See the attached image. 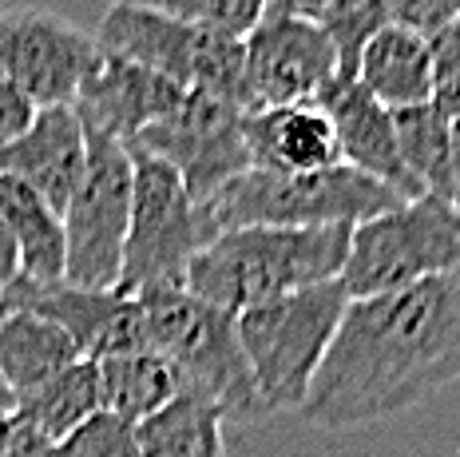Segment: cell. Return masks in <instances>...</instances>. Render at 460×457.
Segmentation results:
<instances>
[{"label":"cell","instance_id":"1","mask_svg":"<svg viewBox=\"0 0 460 457\" xmlns=\"http://www.w3.org/2000/svg\"><path fill=\"white\" fill-rule=\"evenodd\" d=\"M460 378V266L373 299H349L298 414L318 430L397 417Z\"/></svg>","mask_w":460,"mask_h":457},{"label":"cell","instance_id":"2","mask_svg":"<svg viewBox=\"0 0 460 457\" xmlns=\"http://www.w3.org/2000/svg\"><path fill=\"white\" fill-rule=\"evenodd\" d=\"M353 227H238L190 259L183 291L226 314L341 279Z\"/></svg>","mask_w":460,"mask_h":457},{"label":"cell","instance_id":"3","mask_svg":"<svg viewBox=\"0 0 460 457\" xmlns=\"http://www.w3.org/2000/svg\"><path fill=\"white\" fill-rule=\"evenodd\" d=\"M147 322V350L159 354L175 374V390L207 398L223 409L226 422H266V406L254 390L251 366L238 346L234 314L175 291L136 294Z\"/></svg>","mask_w":460,"mask_h":457},{"label":"cell","instance_id":"4","mask_svg":"<svg viewBox=\"0 0 460 457\" xmlns=\"http://www.w3.org/2000/svg\"><path fill=\"white\" fill-rule=\"evenodd\" d=\"M401 203L405 199L393 195L385 184L361 175L349 164H333L305 175L251 167L199 207L215 235H223L238 227H358Z\"/></svg>","mask_w":460,"mask_h":457},{"label":"cell","instance_id":"5","mask_svg":"<svg viewBox=\"0 0 460 457\" xmlns=\"http://www.w3.org/2000/svg\"><path fill=\"white\" fill-rule=\"evenodd\" d=\"M345 307H349V294L341 279H333L234 314L238 346H243L254 390L270 417L302 409L305 390L338 335Z\"/></svg>","mask_w":460,"mask_h":457},{"label":"cell","instance_id":"6","mask_svg":"<svg viewBox=\"0 0 460 457\" xmlns=\"http://www.w3.org/2000/svg\"><path fill=\"white\" fill-rule=\"evenodd\" d=\"M95 44L100 52L139 64L183 92H203V96L251 112L243 80V40L234 36L207 32V28L175 21L159 8L136 4V0H115L100 21Z\"/></svg>","mask_w":460,"mask_h":457},{"label":"cell","instance_id":"7","mask_svg":"<svg viewBox=\"0 0 460 457\" xmlns=\"http://www.w3.org/2000/svg\"><path fill=\"white\" fill-rule=\"evenodd\" d=\"M460 266V215L445 199L417 195L349 231L341 287L349 299H373Z\"/></svg>","mask_w":460,"mask_h":457},{"label":"cell","instance_id":"8","mask_svg":"<svg viewBox=\"0 0 460 457\" xmlns=\"http://www.w3.org/2000/svg\"><path fill=\"white\" fill-rule=\"evenodd\" d=\"M215 239L203 207L187 195L183 179L163 159L131 151V223L123 239L119 291H175L187 266Z\"/></svg>","mask_w":460,"mask_h":457},{"label":"cell","instance_id":"9","mask_svg":"<svg viewBox=\"0 0 460 457\" xmlns=\"http://www.w3.org/2000/svg\"><path fill=\"white\" fill-rule=\"evenodd\" d=\"M64 279L84 291L119 287L123 239L131 223V151L108 136L84 131V175L60 215Z\"/></svg>","mask_w":460,"mask_h":457},{"label":"cell","instance_id":"10","mask_svg":"<svg viewBox=\"0 0 460 457\" xmlns=\"http://www.w3.org/2000/svg\"><path fill=\"white\" fill-rule=\"evenodd\" d=\"M128 151L163 159L183 179L195 203H207L218 187L254 167L251 148H246V112L203 92H187L179 108L151 123Z\"/></svg>","mask_w":460,"mask_h":457},{"label":"cell","instance_id":"11","mask_svg":"<svg viewBox=\"0 0 460 457\" xmlns=\"http://www.w3.org/2000/svg\"><path fill=\"white\" fill-rule=\"evenodd\" d=\"M95 64L100 44L80 24L48 8L0 13V76L21 88L36 112L72 108Z\"/></svg>","mask_w":460,"mask_h":457},{"label":"cell","instance_id":"12","mask_svg":"<svg viewBox=\"0 0 460 457\" xmlns=\"http://www.w3.org/2000/svg\"><path fill=\"white\" fill-rule=\"evenodd\" d=\"M243 80L251 112L310 103L338 80V56L318 21L262 16L243 36Z\"/></svg>","mask_w":460,"mask_h":457},{"label":"cell","instance_id":"13","mask_svg":"<svg viewBox=\"0 0 460 457\" xmlns=\"http://www.w3.org/2000/svg\"><path fill=\"white\" fill-rule=\"evenodd\" d=\"M4 307L32 310L60 327L75 354L88 362L139 354L147 350V322L136 294L128 291H84L68 282H28L16 274L13 287L0 294Z\"/></svg>","mask_w":460,"mask_h":457},{"label":"cell","instance_id":"14","mask_svg":"<svg viewBox=\"0 0 460 457\" xmlns=\"http://www.w3.org/2000/svg\"><path fill=\"white\" fill-rule=\"evenodd\" d=\"M183 96L187 92L163 80V76L139 68L131 60H119L111 52H100V64L84 80L72 112L84 131H95V136H108L115 144L131 148L151 123L171 116Z\"/></svg>","mask_w":460,"mask_h":457},{"label":"cell","instance_id":"15","mask_svg":"<svg viewBox=\"0 0 460 457\" xmlns=\"http://www.w3.org/2000/svg\"><path fill=\"white\" fill-rule=\"evenodd\" d=\"M314 103H318L333 123L341 164H349L353 171H361V175L385 184L389 192L401 195L405 203L420 195L417 184L409 179V171L401 167L397 136H393V112L381 108L358 80L338 76V80L325 84V92Z\"/></svg>","mask_w":460,"mask_h":457},{"label":"cell","instance_id":"16","mask_svg":"<svg viewBox=\"0 0 460 457\" xmlns=\"http://www.w3.org/2000/svg\"><path fill=\"white\" fill-rule=\"evenodd\" d=\"M0 175L28 184L36 195L64 215L84 175V128L72 108H40L24 136L0 148Z\"/></svg>","mask_w":460,"mask_h":457},{"label":"cell","instance_id":"17","mask_svg":"<svg viewBox=\"0 0 460 457\" xmlns=\"http://www.w3.org/2000/svg\"><path fill=\"white\" fill-rule=\"evenodd\" d=\"M246 148L254 167L282 171V175H305V171L341 164L333 123L314 100L246 112Z\"/></svg>","mask_w":460,"mask_h":457},{"label":"cell","instance_id":"18","mask_svg":"<svg viewBox=\"0 0 460 457\" xmlns=\"http://www.w3.org/2000/svg\"><path fill=\"white\" fill-rule=\"evenodd\" d=\"M353 80L369 92L381 108L401 112L417 103H433V76H429V40L409 28L385 24L366 44Z\"/></svg>","mask_w":460,"mask_h":457},{"label":"cell","instance_id":"19","mask_svg":"<svg viewBox=\"0 0 460 457\" xmlns=\"http://www.w3.org/2000/svg\"><path fill=\"white\" fill-rule=\"evenodd\" d=\"M80 358L60 327L32 310H16L0 302V382L13 390V398L28 394L64 366Z\"/></svg>","mask_w":460,"mask_h":457},{"label":"cell","instance_id":"20","mask_svg":"<svg viewBox=\"0 0 460 457\" xmlns=\"http://www.w3.org/2000/svg\"><path fill=\"white\" fill-rule=\"evenodd\" d=\"M0 223L21 255V279L60 282L64 279V223L28 184L0 175Z\"/></svg>","mask_w":460,"mask_h":457},{"label":"cell","instance_id":"21","mask_svg":"<svg viewBox=\"0 0 460 457\" xmlns=\"http://www.w3.org/2000/svg\"><path fill=\"white\" fill-rule=\"evenodd\" d=\"M223 426L226 417L218 406L175 390L167 406L136 426L139 457H226Z\"/></svg>","mask_w":460,"mask_h":457},{"label":"cell","instance_id":"22","mask_svg":"<svg viewBox=\"0 0 460 457\" xmlns=\"http://www.w3.org/2000/svg\"><path fill=\"white\" fill-rule=\"evenodd\" d=\"M95 409H103L100 402V370L88 358H75L72 366H64L60 374H52L48 382L16 398L13 414L24 426H32L36 434L64 442L75 426H84Z\"/></svg>","mask_w":460,"mask_h":457},{"label":"cell","instance_id":"23","mask_svg":"<svg viewBox=\"0 0 460 457\" xmlns=\"http://www.w3.org/2000/svg\"><path fill=\"white\" fill-rule=\"evenodd\" d=\"M397 156L420 195H448V164H453V120L433 103L393 112Z\"/></svg>","mask_w":460,"mask_h":457},{"label":"cell","instance_id":"24","mask_svg":"<svg viewBox=\"0 0 460 457\" xmlns=\"http://www.w3.org/2000/svg\"><path fill=\"white\" fill-rule=\"evenodd\" d=\"M100 370V402L108 414L139 426L175 398V374L159 354L139 350V354H119L95 362Z\"/></svg>","mask_w":460,"mask_h":457},{"label":"cell","instance_id":"25","mask_svg":"<svg viewBox=\"0 0 460 457\" xmlns=\"http://www.w3.org/2000/svg\"><path fill=\"white\" fill-rule=\"evenodd\" d=\"M385 24H389L385 0H330L325 4V13L318 16V28L325 32V40H330L333 56H338V76L353 80L366 44Z\"/></svg>","mask_w":460,"mask_h":457},{"label":"cell","instance_id":"26","mask_svg":"<svg viewBox=\"0 0 460 457\" xmlns=\"http://www.w3.org/2000/svg\"><path fill=\"white\" fill-rule=\"evenodd\" d=\"M136 4L159 8V13L175 16V21H187V24L207 28V32L243 40L262 21L266 0H136Z\"/></svg>","mask_w":460,"mask_h":457},{"label":"cell","instance_id":"27","mask_svg":"<svg viewBox=\"0 0 460 457\" xmlns=\"http://www.w3.org/2000/svg\"><path fill=\"white\" fill-rule=\"evenodd\" d=\"M56 457H139L136 426L108 409H95L88 422L75 426L64 442H56Z\"/></svg>","mask_w":460,"mask_h":457},{"label":"cell","instance_id":"28","mask_svg":"<svg viewBox=\"0 0 460 457\" xmlns=\"http://www.w3.org/2000/svg\"><path fill=\"white\" fill-rule=\"evenodd\" d=\"M429 40V76H433V108L460 120V21H453Z\"/></svg>","mask_w":460,"mask_h":457},{"label":"cell","instance_id":"29","mask_svg":"<svg viewBox=\"0 0 460 457\" xmlns=\"http://www.w3.org/2000/svg\"><path fill=\"white\" fill-rule=\"evenodd\" d=\"M389 24L409 28L417 36H433L440 28L460 21V0H385Z\"/></svg>","mask_w":460,"mask_h":457},{"label":"cell","instance_id":"30","mask_svg":"<svg viewBox=\"0 0 460 457\" xmlns=\"http://www.w3.org/2000/svg\"><path fill=\"white\" fill-rule=\"evenodd\" d=\"M32 120H36L32 100H28L21 88H13V84L0 76V148L13 144L16 136H24Z\"/></svg>","mask_w":460,"mask_h":457},{"label":"cell","instance_id":"31","mask_svg":"<svg viewBox=\"0 0 460 457\" xmlns=\"http://www.w3.org/2000/svg\"><path fill=\"white\" fill-rule=\"evenodd\" d=\"M0 457H56V442L44 434H36L32 426H24L21 417H16V430L8 437V445Z\"/></svg>","mask_w":460,"mask_h":457},{"label":"cell","instance_id":"32","mask_svg":"<svg viewBox=\"0 0 460 457\" xmlns=\"http://www.w3.org/2000/svg\"><path fill=\"white\" fill-rule=\"evenodd\" d=\"M330 0H266L262 16H298V21H318Z\"/></svg>","mask_w":460,"mask_h":457},{"label":"cell","instance_id":"33","mask_svg":"<svg viewBox=\"0 0 460 457\" xmlns=\"http://www.w3.org/2000/svg\"><path fill=\"white\" fill-rule=\"evenodd\" d=\"M16 274H21V255H16L13 235H8V231H4V223H0V294L13 287Z\"/></svg>","mask_w":460,"mask_h":457},{"label":"cell","instance_id":"34","mask_svg":"<svg viewBox=\"0 0 460 457\" xmlns=\"http://www.w3.org/2000/svg\"><path fill=\"white\" fill-rule=\"evenodd\" d=\"M445 203L460 215V120H453V164H448V195Z\"/></svg>","mask_w":460,"mask_h":457},{"label":"cell","instance_id":"35","mask_svg":"<svg viewBox=\"0 0 460 457\" xmlns=\"http://www.w3.org/2000/svg\"><path fill=\"white\" fill-rule=\"evenodd\" d=\"M16 430V414L13 409H0V453H4V445H8V437H13Z\"/></svg>","mask_w":460,"mask_h":457},{"label":"cell","instance_id":"36","mask_svg":"<svg viewBox=\"0 0 460 457\" xmlns=\"http://www.w3.org/2000/svg\"><path fill=\"white\" fill-rule=\"evenodd\" d=\"M0 409H16V398H13V390H8L4 382H0Z\"/></svg>","mask_w":460,"mask_h":457}]
</instances>
